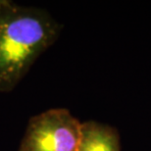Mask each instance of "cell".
Returning a JSON list of instances; mask_svg holds the SVG:
<instances>
[{
  "label": "cell",
  "instance_id": "cell-3",
  "mask_svg": "<svg viewBox=\"0 0 151 151\" xmlns=\"http://www.w3.org/2000/svg\"><path fill=\"white\" fill-rule=\"evenodd\" d=\"M78 151H120V138L110 126L94 121L81 124Z\"/></svg>",
  "mask_w": 151,
  "mask_h": 151
},
{
  "label": "cell",
  "instance_id": "cell-2",
  "mask_svg": "<svg viewBox=\"0 0 151 151\" xmlns=\"http://www.w3.org/2000/svg\"><path fill=\"white\" fill-rule=\"evenodd\" d=\"M81 124L63 108L35 115L28 124L19 151H78Z\"/></svg>",
  "mask_w": 151,
  "mask_h": 151
},
{
  "label": "cell",
  "instance_id": "cell-1",
  "mask_svg": "<svg viewBox=\"0 0 151 151\" xmlns=\"http://www.w3.org/2000/svg\"><path fill=\"white\" fill-rule=\"evenodd\" d=\"M60 29L47 11L0 0V92L17 86Z\"/></svg>",
  "mask_w": 151,
  "mask_h": 151
}]
</instances>
